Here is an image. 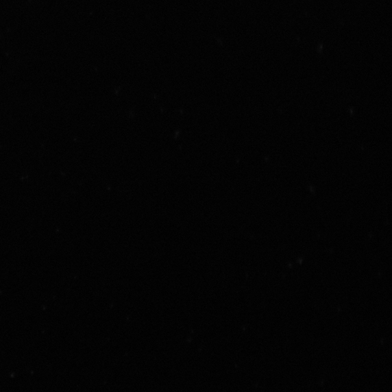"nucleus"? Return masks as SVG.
Listing matches in <instances>:
<instances>
[]
</instances>
